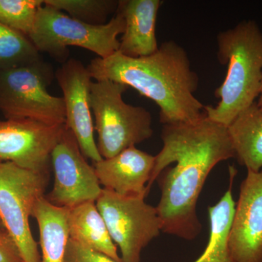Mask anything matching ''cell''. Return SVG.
Segmentation results:
<instances>
[{
    "mask_svg": "<svg viewBox=\"0 0 262 262\" xmlns=\"http://www.w3.org/2000/svg\"><path fill=\"white\" fill-rule=\"evenodd\" d=\"M161 139L163 148L155 156L147 189L158 179L162 232L192 241L202 230L196 203L208 175L217 164L235 158L228 127L206 117L163 125Z\"/></svg>",
    "mask_w": 262,
    "mask_h": 262,
    "instance_id": "cell-1",
    "label": "cell"
},
{
    "mask_svg": "<svg viewBox=\"0 0 262 262\" xmlns=\"http://www.w3.org/2000/svg\"><path fill=\"white\" fill-rule=\"evenodd\" d=\"M87 68L95 80L125 84L152 100L163 125L192 123L206 117L204 105L194 95L198 76L187 51L174 41L162 43L148 56L131 58L117 51L106 58L97 57Z\"/></svg>",
    "mask_w": 262,
    "mask_h": 262,
    "instance_id": "cell-2",
    "label": "cell"
},
{
    "mask_svg": "<svg viewBox=\"0 0 262 262\" xmlns=\"http://www.w3.org/2000/svg\"><path fill=\"white\" fill-rule=\"evenodd\" d=\"M218 58L227 65L223 83L215 91L220 102L205 106L206 117L228 127L256 102L262 82V32L256 21L243 20L217 36Z\"/></svg>",
    "mask_w": 262,
    "mask_h": 262,
    "instance_id": "cell-3",
    "label": "cell"
},
{
    "mask_svg": "<svg viewBox=\"0 0 262 262\" xmlns=\"http://www.w3.org/2000/svg\"><path fill=\"white\" fill-rule=\"evenodd\" d=\"M44 1V0H43ZM125 20L116 15L104 25L94 26L71 18L61 10L43 5L29 38L39 53L62 63L69 59L68 47L84 48L106 58L119 51L118 36L125 32Z\"/></svg>",
    "mask_w": 262,
    "mask_h": 262,
    "instance_id": "cell-4",
    "label": "cell"
},
{
    "mask_svg": "<svg viewBox=\"0 0 262 262\" xmlns=\"http://www.w3.org/2000/svg\"><path fill=\"white\" fill-rule=\"evenodd\" d=\"M127 88L108 80L91 84V108L98 134V149L103 159L113 158L153 135L151 113L124 101L122 95Z\"/></svg>",
    "mask_w": 262,
    "mask_h": 262,
    "instance_id": "cell-5",
    "label": "cell"
},
{
    "mask_svg": "<svg viewBox=\"0 0 262 262\" xmlns=\"http://www.w3.org/2000/svg\"><path fill=\"white\" fill-rule=\"evenodd\" d=\"M53 79V69L43 60L0 70V112L5 119L65 125L64 100L48 91Z\"/></svg>",
    "mask_w": 262,
    "mask_h": 262,
    "instance_id": "cell-6",
    "label": "cell"
},
{
    "mask_svg": "<svg viewBox=\"0 0 262 262\" xmlns=\"http://www.w3.org/2000/svg\"><path fill=\"white\" fill-rule=\"evenodd\" d=\"M49 173L34 171L0 160V220L14 239L24 262H41L29 217L45 196Z\"/></svg>",
    "mask_w": 262,
    "mask_h": 262,
    "instance_id": "cell-7",
    "label": "cell"
},
{
    "mask_svg": "<svg viewBox=\"0 0 262 262\" xmlns=\"http://www.w3.org/2000/svg\"><path fill=\"white\" fill-rule=\"evenodd\" d=\"M145 195H122L103 188L96 201L122 262H141V252L162 232L156 207Z\"/></svg>",
    "mask_w": 262,
    "mask_h": 262,
    "instance_id": "cell-8",
    "label": "cell"
},
{
    "mask_svg": "<svg viewBox=\"0 0 262 262\" xmlns=\"http://www.w3.org/2000/svg\"><path fill=\"white\" fill-rule=\"evenodd\" d=\"M51 163L54 184L46 196L50 203L69 210L97 201L103 188L96 170L88 163L75 135L67 127L52 151Z\"/></svg>",
    "mask_w": 262,
    "mask_h": 262,
    "instance_id": "cell-9",
    "label": "cell"
},
{
    "mask_svg": "<svg viewBox=\"0 0 262 262\" xmlns=\"http://www.w3.org/2000/svg\"><path fill=\"white\" fill-rule=\"evenodd\" d=\"M65 128L28 119L0 120V160L49 173L52 151Z\"/></svg>",
    "mask_w": 262,
    "mask_h": 262,
    "instance_id": "cell-10",
    "label": "cell"
},
{
    "mask_svg": "<svg viewBox=\"0 0 262 262\" xmlns=\"http://www.w3.org/2000/svg\"><path fill=\"white\" fill-rule=\"evenodd\" d=\"M57 82L64 100L66 127L75 135L81 151L95 163L103 160L95 141L94 125L91 108L92 77L87 67L70 58L56 71Z\"/></svg>",
    "mask_w": 262,
    "mask_h": 262,
    "instance_id": "cell-11",
    "label": "cell"
},
{
    "mask_svg": "<svg viewBox=\"0 0 262 262\" xmlns=\"http://www.w3.org/2000/svg\"><path fill=\"white\" fill-rule=\"evenodd\" d=\"M229 234L234 262H262V169L247 170Z\"/></svg>",
    "mask_w": 262,
    "mask_h": 262,
    "instance_id": "cell-12",
    "label": "cell"
},
{
    "mask_svg": "<svg viewBox=\"0 0 262 262\" xmlns=\"http://www.w3.org/2000/svg\"><path fill=\"white\" fill-rule=\"evenodd\" d=\"M155 156L137 149L128 148L108 159L94 163L101 185L122 195L147 196Z\"/></svg>",
    "mask_w": 262,
    "mask_h": 262,
    "instance_id": "cell-13",
    "label": "cell"
},
{
    "mask_svg": "<svg viewBox=\"0 0 262 262\" xmlns=\"http://www.w3.org/2000/svg\"><path fill=\"white\" fill-rule=\"evenodd\" d=\"M160 0H120L117 13L125 20L119 52L131 58L150 56L158 50L155 27Z\"/></svg>",
    "mask_w": 262,
    "mask_h": 262,
    "instance_id": "cell-14",
    "label": "cell"
},
{
    "mask_svg": "<svg viewBox=\"0 0 262 262\" xmlns=\"http://www.w3.org/2000/svg\"><path fill=\"white\" fill-rule=\"evenodd\" d=\"M67 224L70 239L122 262L96 202H87L69 209Z\"/></svg>",
    "mask_w": 262,
    "mask_h": 262,
    "instance_id": "cell-15",
    "label": "cell"
},
{
    "mask_svg": "<svg viewBox=\"0 0 262 262\" xmlns=\"http://www.w3.org/2000/svg\"><path fill=\"white\" fill-rule=\"evenodd\" d=\"M68 209L54 206L46 196L39 200L33 208L39 232L41 262H65L69 236Z\"/></svg>",
    "mask_w": 262,
    "mask_h": 262,
    "instance_id": "cell-16",
    "label": "cell"
},
{
    "mask_svg": "<svg viewBox=\"0 0 262 262\" xmlns=\"http://www.w3.org/2000/svg\"><path fill=\"white\" fill-rule=\"evenodd\" d=\"M235 158L247 170L262 169V113L253 103L228 126Z\"/></svg>",
    "mask_w": 262,
    "mask_h": 262,
    "instance_id": "cell-17",
    "label": "cell"
},
{
    "mask_svg": "<svg viewBox=\"0 0 262 262\" xmlns=\"http://www.w3.org/2000/svg\"><path fill=\"white\" fill-rule=\"evenodd\" d=\"M237 170L229 168V186L220 201L208 207L210 235L204 252L194 262H234L229 248V234L236 203L232 196V186Z\"/></svg>",
    "mask_w": 262,
    "mask_h": 262,
    "instance_id": "cell-18",
    "label": "cell"
},
{
    "mask_svg": "<svg viewBox=\"0 0 262 262\" xmlns=\"http://www.w3.org/2000/svg\"><path fill=\"white\" fill-rule=\"evenodd\" d=\"M42 60L29 37L0 23V70L31 65Z\"/></svg>",
    "mask_w": 262,
    "mask_h": 262,
    "instance_id": "cell-19",
    "label": "cell"
},
{
    "mask_svg": "<svg viewBox=\"0 0 262 262\" xmlns=\"http://www.w3.org/2000/svg\"><path fill=\"white\" fill-rule=\"evenodd\" d=\"M115 0H44V5L65 11L69 16L90 25H104L110 15L117 13Z\"/></svg>",
    "mask_w": 262,
    "mask_h": 262,
    "instance_id": "cell-20",
    "label": "cell"
},
{
    "mask_svg": "<svg viewBox=\"0 0 262 262\" xmlns=\"http://www.w3.org/2000/svg\"><path fill=\"white\" fill-rule=\"evenodd\" d=\"M43 0H0V23L29 37Z\"/></svg>",
    "mask_w": 262,
    "mask_h": 262,
    "instance_id": "cell-21",
    "label": "cell"
},
{
    "mask_svg": "<svg viewBox=\"0 0 262 262\" xmlns=\"http://www.w3.org/2000/svg\"><path fill=\"white\" fill-rule=\"evenodd\" d=\"M65 262H120L104 253L82 246L69 239Z\"/></svg>",
    "mask_w": 262,
    "mask_h": 262,
    "instance_id": "cell-22",
    "label": "cell"
},
{
    "mask_svg": "<svg viewBox=\"0 0 262 262\" xmlns=\"http://www.w3.org/2000/svg\"><path fill=\"white\" fill-rule=\"evenodd\" d=\"M0 262H24L18 246L6 230L0 233Z\"/></svg>",
    "mask_w": 262,
    "mask_h": 262,
    "instance_id": "cell-23",
    "label": "cell"
},
{
    "mask_svg": "<svg viewBox=\"0 0 262 262\" xmlns=\"http://www.w3.org/2000/svg\"><path fill=\"white\" fill-rule=\"evenodd\" d=\"M258 96L259 97H258V101H256V106H257L258 110L262 113V91Z\"/></svg>",
    "mask_w": 262,
    "mask_h": 262,
    "instance_id": "cell-24",
    "label": "cell"
},
{
    "mask_svg": "<svg viewBox=\"0 0 262 262\" xmlns=\"http://www.w3.org/2000/svg\"><path fill=\"white\" fill-rule=\"evenodd\" d=\"M5 229L4 226H3V223H2L1 220H0V233L3 232V231H5Z\"/></svg>",
    "mask_w": 262,
    "mask_h": 262,
    "instance_id": "cell-25",
    "label": "cell"
},
{
    "mask_svg": "<svg viewBox=\"0 0 262 262\" xmlns=\"http://www.w3.org/2000/svg\"><path fill=\"white\" fill-rule=\"evenodd\" d=\"M262 91V82H261V92ZM260 94H261V93H260Z\"/></svg>",
    "mask_w": 262,
    "mask_h": 262,
    "instance_id": "cell-26",
    "label": "cell"
}]
</instances>
